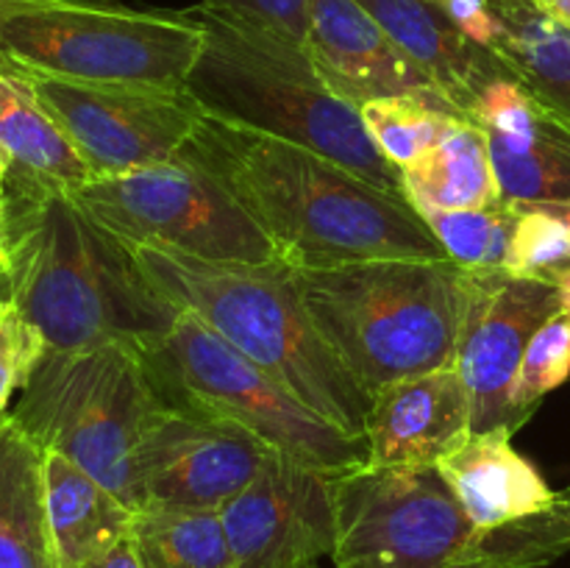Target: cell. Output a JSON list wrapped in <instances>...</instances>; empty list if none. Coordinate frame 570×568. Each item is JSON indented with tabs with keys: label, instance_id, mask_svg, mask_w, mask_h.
<instances>
[{
	"label": "cell",
	"instance_id": "obj_1",
	"mask_svg": "<svg viewBox=\"0 0 570 568\" xmlns=\"http://www.w3.org/2000/svg\"><path fill=\"white\" fill-rule=\"evenodd\" d=\"M178 159L220 182L293 267L449 259L410 198L304 145L204 115Z\"/></svg>",
	"mask_w": 570,
	"mask_h": 568
},
{
	"label": "cell",
	"instance_id": "obj_2",
	"mask_svg": "<svg viewBox=\"0 0 570 568\" xmlns=\"http://www.w3.org/2000/svg\"><path fill=\"white\" fill-rule=\"evenodd\" d=\"M0 267L11 301L48 351L148 349L178 317L131 248L92 221L70 189L11 167Z\"/></svg>",
	"mask_w": 570,
	"mask_h": 568
},
{
	"label": "cell",
	"instance_id": "obj_3",
	"mask_svg": "<svg viewBox=\"0 0 570 568\" xmlns=\"http://www.w3.org/2000/svg\"><path fill=\"white\" fill-rule=\"evenodd\" d=\"M126 245L150 284L178 312L215 329L328 423L367 440L373 399L321 337L301 304L287 262H206L156 245Z\"/></svg>",
	"mask_w": 570,
	"mask_h": 568
},
{
	"label": "cell",
	"instance_id": "obj_4",
	"mask_svg": "<svg viewBox=\"0 0 570 568\" xmlns=\"http://www.w3.org/2000/svg\"><path fill=\"white\" fill-rule=\"evenodd\" d=\"M189 11L204 26V48L184 87L206 115L304 145L404 195L401 170L376 148L360 109L326 87L304 45L200 3Z\"/></svg>",
	"mask_w": 570,
	"mask_h": 568
},
{
	"label": "cell",
	"instance_id": "obj_5",
	"mask_svg": "<svg viewBox=\"0 0 570 568\" xmlns=\"http://www.w3.org/2000/svg\"><path fill=\"white\" fill-rule=\"evenodd\" d=\"M289 278L321 337L371 399L401 379L454 365L465 271L451 259L289 265Z\"/></svg>",
	"mask_w": 570,
	"mask_h": 568
},
{
	"label": "cell",
	"instance_id": "obj_6",
	"mask_svg": "<svg viewBox=\"0 0 570 568\" xmlns=\"http://www.w3.org/2000/svg\"><path fill=\"white\" fill-rule=\"evenodd\" d=\"M167 410L142 345L45 351L11 415L45 451L67 457L139 510L134 454Z\"/></svg>",
	"mask_w": 570,
	"mask_h": 568
},
{
	"label": "cell",
	"instance_id": "obj_7",
	"mask_svg": "<svg viewBox=\"0 0 570 568\" xmlns=\"http://www.w3.org/2000/svg\"><path fill=\"white\" fill-rule=\"evenodd\" d=\"M200 48L204 26L189 9L0 0V56L45 76L184 87Z\"/></svg>",
	"mask_w": 570,
	"mask_h": 568
},
{
	"label": "cell",
	"instance_id": "obj_8",
	"mask_svg": "<svg viewBox=\"0 0 570 568\" xmlns=\"http://www.w3.org/2000/svg\"><path fill=\"white\" fill-rule=\"evenodd\" d=\"M145 356L167 404L237 423L287 460L323 473L371 462L365 438H354L309 410L276 376L189 312H178Z\"/></svg>",
	"mask_w": 570,
	"mask_h": 568
},
{
	"label": "cell",
	"instance_id": "obj_9",
	"mask_svg": "<svg viewBox=\"0 0 570 568\" xmlns=\"http://www.w3.org/2000/svg\"><path fill=\"white\" fill-rule=\"evenodd\" d=\"M70 195L122 243L156 245L206 262H282L273 239L228 189L184 159L89 178Z\"/></svg>",
	"mask_w": 570,
	"mask_h": 568
},
{
	"label": "cell",
	"instance_id": "obj_10",
	"mask_svg": "<svg viewBox=\"0 0 570 568\" xmlns=\"http://www.w3.org/2000/svg\"><path fill=\"white\" fill-rule=\"evenodd\" d=\"M337 568H465L479 527L438 466H360L332 473Z\"/></svg>",
	"mask_w": 570,
	"mask_h": 568
},
{
	"label": "cell",
	"instance_id": "obj_11",
	"mask_svg": "<svg viewBox=\"0 0 570 568\" xmlns=\"http://www.w3.org/2000/svg\"><path fill=\"white\" fill-rule=\"evenodd\" d=\"M17 67L92 178L176 161L206 115L187 87L72 81Z\"/></svg>",
	"mask_w": 570,
	"mask_h": 568
},
{
	"label": "cell",
	"instance_id": "obj_12",
	"mask_svg": "<svg viewBox=\"0 0 570 568\" xmlns=\"http://www.w3.org/2000/svg\"><path fill=\"white\" fill-rule=\"evenodd\" d=\"M562 312L560 290L549 278H521L507 271H465V310L454 368L471 395L473 432L521 429L510 390L529 340Z\"/></svg>",
	"mask_w": 570,
	"mask_h": 568
},
{
	"label": "cell",
	"instance_id": "obj_13",
	"mask_svg": "<svg viewBox=\"0 0 570 568\" xmlns=\"http://www.w3.org/2000/svg\"><path fill=\"white\" fill-rule=\"evenodd\" d=\"M273 454L237 423L167 404L134 454L139 510H223Z\"/></svg>",
	"mask_w": 570,
	"mask_h": 568
},
{
	"label": "cell",
	"instance_id": "obj_14",
	"mask_svg": "<svg viewBox=\"0 0 570 568\" xmlns=\"http://www.w3.org/2000/svg\"><path fill=\"white\" fill-rule=\"evenodd\" d=\"M234 568H304L332 557V473L273 454L220 510Z\"/></svg>",
	"mask_w": 570,
	"mask_h": 568
},
{
	"label": "cell",
	"instance_id": "obj_15",
	"mask_svg": "<svg viewBox=\"0 0 570 568\" xmlns=\"http://www.w3.org/2000/svg\"><path fill=\"white\" fill-rule=\"evenodd\" d=\"M306 50L326 87L354 109L384 98H432L445 104L360 0H309Z\"/></svg>",
	"mask_w": 570,
	"mask_h": 568
},
{
	"label": "cell",
	"instance_id": "obj_16",
	"mask_svg": "<svg viewBox=\"0 0 570 568\" xmlns=\"http://www.w3.org/2000/svg\"><path fill=\"white\" fill-rule=\"evenodd\" d=\"M471 418L454 365L387 384L371 401V466H434L473 432Z\"/></svg>",
	"mask_w": 570,
	"mask_h": 568
},
{
	"label": "cell",
	"instance_id": "obj_17",
	"mask_svg": "<svg viewBox=\"0 0 570 568\" xmlns=\"http://www.w3.org/2000/svg\"><path fill=\"white\" fill-rule=\"evenodd\" d=\"M512 429L471 432L440 457V477L479 529H495L534 516L557 499L543 473L512 445Z\"/></svg>",
	"mask_w": 570,
	"mask_h": 568
},
{
	"label": "cell",
	"instance_id": "obj_18",
	"mask_svg": "<svg viewBox=\"0 0 570 568\" xmlns=\"http://www.w3.org/2000/svg\"><path fill=\"white\" fill-rule=\"evenodd\" d=\"M406 59L434 84L445 104L465 117L484 78L499 70V59L462 37L434 0H360Z\"/></svg>",
	"mask_w": 570,
	"mask_h": 568
},
{
	"label": "cell",
	"instance_id": "obj_19",
	"mask_svg": "<svg viewBox=\"0 0 570 568\" xmlns=\"http://www.w3.org/2000/svg\"><path fill=\"white\" fill-rule=\"evenodd\" d=\"M45 507L59 568L89 566L131 538L134 510L56 451H45Z\"/></svg>",
	"mask_w": 570,
	"mask_h": 568
},
{
	"label": "cell",
	"instance_id": "obj_20",
	"mask_svg": "<svg viewBox=\"0 0 570 568\" xmlns=\"http://www.w3.org/2000/svg\"><path fill=\"white\" fill-rule=\"evenodd\" d=\"M499 39L490 53L570 131V26L538 0H490Z\"/></svg>",
	"mask_w": 570,
	"mask_h": 568
},
{
	"label": "cell",
	"instance_id": "obj_21",
	"mask_svg": "<svg viewBox=\"0 0 570 568\" xmlns=\"http://www.w3.org/2000/svg\"><path fill=\"white\" fill-rule=\"evenodd\" d=\"M0 568H59L45 507V449L0 415Z\"/></svg>",
	"mask_w": 570,
	"mask_h": 568
},
{
	"label": "cell",
	"instance_id": "obj_22",
	"mask_svg": "<svg viewBox=\"0 0 570 568\" xmlns=\"http://www.w3.org/2000/svg\"><path fill=\"white\" fill-rule=\"evenodd\" d=\"M0 150L9 167L67 189L92 178L87 161L42 109L20 67L0 56Z\"/></svg>",
	"mask_w": 570,
	"mask_h": 568
},
{
	"label": "cell",
	"instance_id": "obj_23",
	"mask_svg": "<svg viewBox=\"0 0 570 568\" xmlns=\"http://www.w3.org/2000/svg\"><path fill=\"white\" fill-rule=\"evenodd\" d=\"M401 182L412 206L479 209L501 200L488 139L465 117L417 165L401 170Z\"/></svg>",
	"mask_w": 570,
	"mask_h": 568
},
{
	"label": "cell",
	"instance_id": "obj_24",
	"mask_svg": "<svg viewBox=\"0 0 570 568\" xmlns=\"http://www.w3.org/2000/svg\"><path fill=\"white\" fill-rule=\"evenodd\" d=\"M484 139L501 200L549 204L570 198V131L562 123L529 134H484Z\"/></svg>",
	"mask_w": 570,
	"mask_h": 568
},
{
	"label": "cell",
	"instance_id": "obj_25",
	"mask_svg": "<svg viewBox=\"0 0 570 568\" xmlns=\"http://www.w3.org/2000/svg\"><path fill=\"white\" fill-rule=\"evenodd\" d=\"M131 543L142 568H234L220 510L145 507L134 512Z\"/></svg>",
	"mask_w": 570,
	"mask_h": 568
},
{
	"label": "cell",
	"instance_id": "obj_26",
	"mask_svg": "<svg viewBox=\"0 0 570 568\" xmlns=\"http://www.w3.org/2000/svg\"><path fill=\"white\" fill-rule=\"evenodd\" d=\"M570 551V484L534 516L479 529L465 568H543Z\"/></svg>",
	"mask_w": 570,
	"mask_h": 568
},
{
	"label": "cell",
	"instance_id": "obj_27",
	"mask_svg": "<svg viewBox=\"0 0 570 568\" xmlns=\"http://www.w3.org/2000/svg\"><path fill=\"white\" fill-rule=\"evenodd\" d=\"M445 256L462 271H504L512 232L518 223L515 204L495 200L479 209H434L415 206Z\"/></svg>",
	"mask_w": 570,
	"mask_h": 568
},
{
	"label": "cell",
	"instance_id": "obj_28",
	"mask_svg": "<svg viewBox=\"0 0 570 568\" xmlns=\"http://www.w3.org/2000/svg\"><path fill=\"white\" fill-rule=\"evenodd\" d=\"M367 134L384 159L399 170L417 165L451 128L462 120L456 111L432 98H384L360 109Z\"/></svg>",
	"mask_w": 570,
	"mask_h": 568
},
{
	"label": "cell",
	"instance_id": "obj_29",
	"mask_svg": "<svg viewBox=\"0 0 570 568\" xmlns=\"http://www.w3.org/2000/svg\"><path fill=\"white\" fill-rule=\"evenodd\" d=\"M570 379V317L557 312L529 340L510 390V404L523 423L534 415L540 401Z\"/></svg>",
	"mask_w": 570,
	"mask_h": 568
},
{
	"label": "cell",
	"instance_id": "obj_30",
	"mask_svg": "<svg viewBox=\"0 0 570 568\" xmlns=\"http://www.w3.org/2000/svg\"><path fill=\"white\" fill-rule=\"evenodd\" d=\"M518 223L512 232L504 271L521 278H554L570 267V223L562 217L515 204Z\"/></svg>",
	"mask_w": 570,
	"mask_h": 568
},
{
	"label": "cell",
	"instance_id": "obj_31",
	"mask_svg": "<svg viewBox=\"0 0 570 568\" xmlns=\"http://www.w3.org/2000/svg\"><path fill=\"white\" fill-rule=\"evenodd\" d=\"M42 334L22 317L6 282L0 284V415L9 412L11 395L20 393L45 356Z\"/></svg>",
	"mask_w": 570,
	"mask_h": 568
},
{
	"label": "cell",
	"instance_id": "obj_32",
	"mask_svg": "<svg viewBox=\"0 0 570 568\" xmlns=\"http://www.w3.org/2000/svg\"><path fill=\"white\" fill-rule=\"evenodd\" d=\"M200 6L282 33L304 48L309 39V0H200Z\"/></svg>",
	"mask_w": 570,
	"mask_h": 568
},
{
	"label": "cell",
	"instance_id": "obj_33",
	"mask_svg": "<svg viewBox=\"0 0 570 568\" xmlns=\"http://www.w3.org/2000/svg\"><path fill=\"white\" fill-rule=\"evenodd\" d=\"M440 6L451 26L479 45L482 50H493L495 39H499V20L493 14L490 0H434Z\"/></svg>",
	"mask_w": 570,
	"mask_h": 568
},
{
	"label": "cell",
	"instance_id": "obj_34",
	"mask_svg": "<svg viewBox=\"0 0 570 568\" xmlns=\"http://www.w3.org/2000/svg\"><path fill=\"white\" fill-rule=\"evenodd\" d=\"M83 568H142V562H139V555L137 549H134L131 538H126L122 543H117L115 549H109L106 555H100L98 560H92Z\"/></svg>",
	"mask_w": 570,
	"mask_h": 568
},
{
	"label": "cell",
	"instance_id": "obj_35",
	"mask_svg": "<svg viewBox=\"0 0 570 568\" xmlns=\"http://www.w3.org/2000/svg\"><path fill=\"white\" fill-rule=\"evenodd\" d=\"M6 178H9V159L0 150V262H3V232H6Z\"/></svg>",
	"mask_w": 570,
	"mask_h": 568
},
{
	"label": "cell",
	"instance_id": "obj_36",
	"mask_svg": "<svg viewBox=\"0 0 570 568\" xmlns=\"http://www.w3.org/2000/svg\"><path fill=\"white\" fill-rule=\"evenodd\" d=\"M551 282L557 284V290H560V304H562V312L570 317V267H566L562 273H557Z\"/></svg>",
	"mask_w": 570,
	"mask_h": 568
},
{
	"label": "cell",
	"instance_id": "obj_37",
	"mask_svg": "<svg viewBox=\"0 0 570 568\" xmlns=\"http://www.w3.org/2000/svg\"><path fill=\"white\" fill-rule=\"evenodd\" d=\"M529 206H534V209L549 212V215L562 217V221L570 223V198L568 200H549V204H529Z\"/></svg>",
	"mask_w": 570,
	"mask_h": 568
},
{
	"label": "cell",
	"instance_id": "obj_38",
	"mask_svg": "<svg viewBox=\"0 0 570 568\" xmlns=\"http://www.w3.org/2000/svg\"><path fill=\"white\" fill-rule=\"evenodd\" d=\"M546 11H551L554 17H560L562 22L570 26V0H538Z\"/></svg>",
	"mask_w": 570,
	"mask_h": 568
},
{
	"label": "cell",
	"instance_id": "obj_39",
	"mask_svg": "<svg viewBox=\"0 0 570 568\" xmlns=\"http://www.w3.org/2000/svg\"><path fill=\"white\" fill-rule=\"evenodd\" d=\"M6 282V276H3V267H0V284H3Z\"/></svg>",
	"mask_w": 570,
	"mask_h": 568
},
{
	"label": "cell",
	"instance_id": "obj_40",
	"mask_svg": "<svg viewBox=\"0 0 570 568\" xmlns=\"http://www.w3.org/2000/svg\"><path fill=\"white\" fill-rule=\"evenodd\" d=\"M304 568H317V562H312V566H304Z\"/></svg>",
	"mask_w": 570,
	"mask_h": 568
}]
</instances>
